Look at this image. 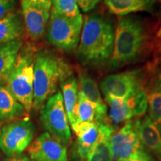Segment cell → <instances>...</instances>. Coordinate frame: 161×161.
Listing matches in <instances>:
<instances>
[{
  "label": "cell",
  "mask_w": 161,
  "mask_h": 161,
  "mask_svg": "<svg viewBox=\"0 0 161 161\" xmlns=\"http://www.w3.org/2000/svg\"><path fill=\"white\" fill-rule=\"evenodd\" d=\"M23 46L21 40L0 44V84L4 85L15 64Z\"/></svg>",
  "instance_id": "16"
},
{
  "label": "cell",
  "mask_w": 161,
  "mask_h": 161,
  "mask_svg": "<svg viewBox=\"0 0 161 161\" xmlns=\"http://www.w3.org/2000/svg\"><path fill=\"white\" fill-rule=\"evenodd\" d=\"M104 98L109 106L108 120L115 128L134 118L142 117L148 110V96L146 88L125 98Z\"/></svg>",
  "instance_id": "9"
},
{
  "label": "cell",
  "mask_w": 161,
  "mask_h": 161,
  "mask_svg": "<svg viewBox=\"0 0 161 161\" xmlns=\"http://www.w3.org/2000/svg\"><path fill=\"white\" fill-rule=\"evenodd\" d=\"M37 51L32 46L22 48L17 63L4 86L29 113L33 106L34 67Z\"/></svg>",
  "instance_id": "4"
},
{
  "label": "cell",
  "mask_w": 161,
  "mask_h": 161,
  "mask_svg": "<svg viewBox=\"0 0 161 161\" xmlns=\"http://www.w3.org/2000/svg\"><path fill=\"white\" fill-rule=\"evenodd\" d=\"M142 6L144 11H151L158 0H136Z\"/></svg>",
  "instance_id": "29"
},
{
  "label": "cell",
  "mask_w": 161,
  "mask_h": 161,
  "mask_svg": "<svg viewBox=\"0 0 161 161\" xmlns=\"http://www.w3.org/2000/svg\"><path fill=\"white\" fill-rule=\"evenodd\" d=\"M2 128H3V127H2V123H0V134H1V130H2Z\"/></svg>",
  "instance_id": "31"
},
{
  "label": "cell",
  "mask_w": 161,
  "mask_h": 161,
  "mask_svg": "<svg viewBox=\"0 0 161 161\" xmlns=\"http://www.w3.org/2000/svg\"><path fill=\"white\" fill-rule=\"evenodd\" d=\"M17 0H0V19L14 11Z\"/></svg>",
  "instance_id": "26"
},
{
  "label": "cell",
  "mask_w": 161,
  "mask_h": 161,
  "mask_svg": "<svg viewBox=\"0 0 161 161\" xmlns=\"http://www.w3.org/2000/svg\"><path fill=\"white\" fill-rule=\"evenodd\" d=\"M117 161H156L153 156L148 152L142 147L140 150H139L134 155L124 160H120Z\"/></svg>",
  "instance_id": "27"
},
{
  "label": "cell",
  "mask_w": 161,
  "mask_h": 161,
  "mask_svg": "<svg viewBox=\"0 0 161 161\" xmlns=\"http://www.w3.org/2000/svg\"><path fill=\"white\" fill-rule=\"evenodd\" d=\"M78 92L96 106V123L102 124L110 122L108 117V108L104 103L95 80L85 70L78 69Z\"/></svg>",
  "instance_id": "13"
},
{
  "label": "cell",
  "mask_w": 161,
  "mask_h": 161,
  "mask_svg": "<svg viewBox=\"0 0 161 161\" xmlns=\"http://www.w3.org/2000/svg\"><path fill=\"white\" fill-rule=\"evenodd\" d=\"M73 75L71 66L63 58L48 49L37 52L34 67L32 109L38 111L57 91L58 85Z\"/></svg>",
  "instance_id": "3"
},
{
  "label": "cell",
  "mask_w": 161,
  "mask_h": 161,
  "mask_svg": "<svg viewBox=\"0 0 161 161\" xmlns=\"http://www.w3.org/2000/svg\"><path fill=\"white\" fill-rule=\"evenodd\" d=\"M83 25V17L70 19L58 14L52 8L46 29L47 41L57 49L72 52L77 49Z\"/></svg>",
  "instance_id": "5"
},
{
  "label": "cell",
  "mask_w": 161,
  "mask_h": 161,
  "mask_svg": "<svg viewBox=\"0 0 161 161\" xmlns=\"http://www.w3.org/2000/svg\"><path fill=\"white\" fill-rule=\"evenodd\" d=\"M25 108L3 84H0V123L26 117Z\"/></svg>",
  "instance_id": "17"
},
{
  "label": "cell",
  "mask_w": 161,
  "mask_h": 161,
  "mask_svg": "<svg viewBox=\"0 0 161 161\" xmlns=\"http://www.w3.org/2000/svg\"><path fill=\"white\" fill-rule=\"evenodd\" d=\"M151 29L142 18L126 15L118 19L112 57L108 64L110 71L137 62L152 49Z\"/></svg>",
  "instance_id": "2"
},
{
  "label": "cell",
  "mask_w": 161,
  "mask_h": 161,
  "mask_svg": "<svg viewBox=\"0 0 161 161\" xmlns=\"http://www.w3.org/2000/svg\"><path fill=\"white\" fill-rule=\"evenodd\" d=\"M115 38V26L110 18L100 14L84 17L78 46L77 58L84 68L99 69L109 64Z\"/></svg>",
  "instance_id": "1"
},
{
  "label": "cell",
  "mask_w": 161,
  "mask_h": 161,
  "mask_svg": "<svg viewBox=\"0 0 161 161\" xmlns=\"http://www.w3.org/2000/svg\"><path fill=\"white\" fill-rule=\"evenodd\" d=\"M20 4L26 33L33 41H39L47 29L51 0H20Z\"/></svg>",
  "instance_id": "10"
},
{
  "label": "cell",
  "mask_w": 161,
  "mask_h": 161,
  "mask_svg": "<svg viewBox=\"0 0 161 161\" xmlns=\"http://www.w3.org/2000/svg\"><path fill=\"white\" fill-rule=\"evenodd\" d=\"M148 77L147 68L110 74L101 80V92L104 97L128 98L146 88Z\"/></svg>",
  "instance_id": "6"
},
{
  "label": "cell",
  "mask_w": 161,
  "mask_h": 161,
  "mask_svg": "<svg viewBox=\"0 0 161 161\" xmlns=\"http://www.w3.org/2000/svg\"><path fill=\"white\" fill-rule=\"evenodd\" d=\"M98 125V138L95 147L86 161H113L110 140L116 128L110 122Z\"/></svg>",
  "instance_id": "19"
},
{
  "label": "cell",
  "mask_w": 161,
  "mask_h": 161,
  "mask_svg": "<svg viewBox=\"0 0 161 161\" xmlns=\"http://www.w3.org/2000/svg\"><path fill=\"white\" fill-rule=\"evenodd\" d=\"M78 7L83 12H88L94 9L101 0H76Z\"/></svg>",
  "instance_id": "28"
},
{
  "label": "cell",
  "mask_w": 161,
  "mask_h": 161,
  "mask_svg": "<svg viewBox=\"0 0 161 161\" xmlns=\"http://www.w3.org/2000/svg\"><path fill=\"white\" fill-rule=\"evenodd\" d=\"M52 8L64 17L76 19L81 16L76 0H51Z\"/></svg>",
  "instance_id": "24"
},
{
  "label": "cell",
  "mask_w": 161,
  "mask_h": 161,
  "mask_svg": "<svg viewBox=\"0 0 161 161\" xmlns=\"http://www.w3.org/2000/svg\"><path fill=\"white\" fill-rule=\"evenodd\" d=\"M104 3L110 13L119 17L135 12L144 11L136 0H104Z\"/></svg>",
  "instance_id": "22"
},
{
  "label": "cell",
  "mask_w": 161,
  "mask_h": 161,
  "mask_svg": "<svg viewBox=\"0 0 161 161\" xmlns=\"http://www.w3.org/2000/svg\"><path fill=\"white\" fill-rule=\"evenodd\" d=\"M77 136L76 154L80 161H86L98 138V125L96 122H79L72 127Z\"/></svg>",
  "instance_id": "14"
},
{
  "label": "cell",
  "mask_w": 161,
  "mask_h": 161,
  "mask_svg": "<svg viewBox=\"0 0 161 161\" xmlns=\"http://www.w3.org/2000/svg\"><path fill=\"white\" fill-rule=\"evenodd\" d=\"M146 90L148 96V118L158 126L161 125V90L147 80Z\"/></svg>",
  "instance_id": "21"
},
{
  "label": "cell",
  "mask_w": 161,
  "mask_h": 161,
  "mask_svg": "<svg viewBox=\"0 0 161 161\" xmlns=\"http://www.w3.org/2000/svg\"><path fill=\"white\" fill-rule=\"evenodd\" d=\"M35 127L29 117L8 122L2 128L0 150L8 158L20 155L31 143Z\"/></svg>",
  "instance_id": "8"
},
{
  "label": "cell",
  "mask_w": 161,
  "mask_h": 161,
  "mask_svg": "<svg viewBox=\"0 0 161 161\" xmlns=\"http://www.w3.org/2000/svg\"><path fill=\"white\" fill-rule=\"evenodd\" d=\"M25 31L21 12L14 11L0 19V44L20 40Z\"/></svg>",
  "instance_id": "18"
},
{
  "label": "cell",
  "mask_w": 161,
  "mask_h": 161,
  "mask_svg": "<svg viewBox=\"0 0 161 161\" xmlns=\"http://www.w3.org/2000/svg\"><path fill=\"white\" fill-rule=\"evenodd\" d=\"M137 133L142 147L161 161V130L148 116L137 119Z\"/></svg>",
  "instance_id": "15"
},
{
  "label": "cell",
  "mask_w": 161,
  "mask_h": 161,
  "mask_svg": "<svg viewBox=\"0 0 161 161\" xmlns=\"http://www.w3.org/2000/svg\"><path fill=\"white\" fill-rule=\"evenodd\" d=\"M96 114V106L78 92V99L75 110V124L79 122H95Z\"/></svg>",
  "instance_id": "23"
},
{
  "label": "cell",
  "mask_w": 161,
  "mask_h": 161,
  "mask_svg": "<svg viewBox=\"0 0 161 161\" xmlns=\"http://www.w3.org/2000/svg\"><path fill=\"white\" fill-rule=\"evenodd\" d=\"M110 148L113 160L127 159L142 148L137 133V119L128 121L110 140Z\"/></svg>",
  "instance_id": "11"
},
{
  "label": "cell",
  "mask_w": 161,
  "mask_h": 161,
  "mask_svg": "<svg viewBox=\"0 0 161 161\" xmlns=\"http://www.w3.org/2000/svg\"><path fill=\"white\" fill-rule=\"evenodd\" d=\"M40 119L43 128L58 142L66 147L72 140L63 97L60 91L55 92L40 109Z\"/></svg>",
  "instance_id": "7"
},
{
  "label": "cell",
  "mask_w": 161,
  "mask_h": 161,
  "mask_svg": "<svg viewBox=\"0 0 161 161\" xmlns=\"http://www.w3.org/2000/svg\"><path fill=\"white\" fill-rule=\"evenodd\" d=\"M148 69V81L156 85L161 90V61L158 60L150 64Z\"/></svg>",
  "instance_id": "25"
},
{
  "label": "cell",
  "mask_w": 161,
  "mask_h": 161,
  "mask_svg": "<svg viewBox=\"0 0 161 161\" xmlns=\"http://www.w3.org/2000/svg\"><path fill=\"white\" fill-rule=\"evenodd\" d=\"M64 105L68 120L71 126L76 122L75 110L78 99V82L76 77L72 75L60 84Z\"/></svg>",
  "instance_id": "20"
},
{
  "label": "cell",
  "mask_w": 161,
  "mask_h": 161,
  "mask_svg": "<svg viewBox=\"0 0 161 161\" xmlns=\"http://www.w3.org/2000/svg\"><path fill=\"white\" fill-rule=\"evenodd\" d=\"M27 149L33 161H67L66 147L48 132L37 136Z\"/></svg>",
  "instance_id": "12"
},
{
  "label": "cell",
  "mask_w": 161,
  "mask_h": 161,
  "mask_svg": "<svg viewBox=\"0 0 161 161\" xmlns=\"http://www.w3.org/2000/svg\"><path fill=\"white\" fill-rule=\"evenodd\" d=\"M6 161H33L28 155L25 154H20V155L13 157V158H8Z\"/></svg>",
  "instance_id": "30"
}]
</instances>
